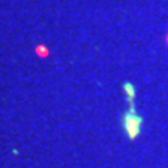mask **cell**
I'll return each instance as SVG.
<instances>
[{
    "label": "cell",
    "mask_w": 168,
    "mask_h": 168,
    "mask_svg": "<svg viewBox=\"0 0 168 168\" xmlns=\"http://www.w3.org/2000/svg\"><path fill=\"white\" fill-rule=\"evenodd\" d=\"M38 53H39V56H41V58H47L48 50H47V48H41V47H38Z\"/></svg>",
    "instance_id": "cell-1"
}]
</instances>
